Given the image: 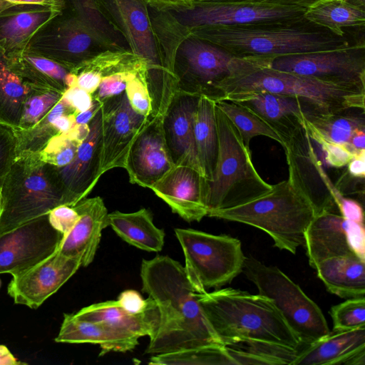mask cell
<instances>
[{"label":"cell","mask_w":365,"mask_h":365,"mask_svg":"<svg viewBox=\"0 0 365 365\" xmlns=\"http://www.w3.org/2000/svg\"><path fill=\"white\" fill-rule=\"evenodd\" d=\"M63 93L48 89L31 88L22 108L19 127L29 130L41 120L62 98Z\"/></svg>","instance_id":"43"},{"label":"cell","mask_w":365,"mask_h":365,"mask_svg":"<svg viewBox=\"0 0 365 365\" xmlns=\"http://www.w3.org/2000/svg\"><path fill=\"white\" fill-rule=\"evenodd\" d=\"M158 365H236L225 345L208 344L153 355L148 363Z\"/></svg>","instance_id":"41"},{"label":"cell","mask_w":365,"mask_h":365,"mask_svg":"<svg viewBox=\"0 0 365 365\" xmlns=\"http://www.w3.org/2000/svg\"><path fill=\"white\" fill-rule=\"evenodd\" d=\"M148 5L158 10L177 11L191 9L202 3L212 2L213 0H147Z\"/></svg>","instance_id":"53"},{"label":"cell","mask_w":365,"mask_h":365,"mask_svg":"<svg viewBox=\"0 0 365 365\" xmlns=\"http://www.w3.org/2000/svg\"><path fill=\"white\" fill-rule=\"evenodd\" d=\"M306 10L304 7L258 2L212 1L170 13L181 25L192 29L289 19L303 16Z\"/></svg>","instance_id":"16"},{"label":"cell","mask_w":365,"mask_h":365,"mask_svg":"<svg viewBox=\"0 0 365 365\" xmlns=\"http://www.w3.org/2000/svg\"><path fill=\"white\" fill-rule=\"evenodd\" d=\"M16 145L13 130L0 124V186L16 158Z\"/></svg>","instance_id":"48"},{"label":"cell","mask_w":365,"mask_h":365,"mask_svg":"<svg viewBox=\"0 0 365 365\" xmlns=\"http://www.w3.org/2000/svg\"><path fill=\"white\" fill-rule=\"evenodd\" d=\"M265 58L276 70L365 87V46Z\"/></svg>","instance_id":"14"},{"label":"cell","mask_w":365,"mask_h":365,"mask_svg":"<svg viewBox=\"0 0 365 365\" xmlns=\"http://www.w3.org/2000/svg\"><path fill=\"white\" fill-rule=\"evenodd\" d=\"M315 215L311 202L289 177L247 203L207 215L262 230L274 246L292 254L304 245L306 229Z\"/></svg>","instance_id":"5"},{"label":"cell","mask_w":365,"mask_h":365,"mask_svg":"<svg viewBox=\"0 0 365 365\" xmlns=\"http://www.w3.org/2000/svg\"><path fill=\"white\" fill-rule=\"evenodd\" d=\"M215 116L218 151L212 178L206 180L205 205L207 215L247 203L272 188V185L259 175L252 163L250 150L216 103Z\"/></svg>","instance_id":"6"},{"label":"cell","mask_w":365,"mask_h":365,"mask_svg":"<svg viewBox=\"0 0 365 365\" xmlns=\"http://www.w3.org/2000/svg\"><path fill=\"white\" fill-rule=\"evenodd\" d=\"M348 165V172L354 178L364 179L365 177V150L355 154Z\"/></svg>","instance_id":"56"},{"label":"cell","mask_w":365,"mask_h":365,"mask_svg":"<svg viewBox=\"0 0 365 365\" xmlns=\"http://www.w3.org/2000/svg\"><path fill=\"white\" fill-rule=\"evenodd\" d=\"M259 92L299 97L318 113L364 110L365 87L339 83L271 68L265 58L233 57L230 72L215 88L214 101L239 102Z\"/></svg>","instance_id":"3"},{"label":"cell","mask_w":365,"mask_h":365,"mask_svg":"<svg viewBox=\"0 0 365 365\" xmlns=\"http://www.w3.org/2000/svg\"><path fill=\"white\" fill-rule=\"evenodd\" d=\"M0 287H1V281H0Z\"/></svg>","instance_id":"62"},{"label":"cell","mask_w":365,"mask_h":365,"mask_svg":"<svg viewBox=\"0 0 365 365\" xmlns=\"http://www.w3.org/2000/svg\"><path fill=\"white\" fill-rule=\"evenodd\" d=\"M349 239L354 253L365 260V230L364 224L350 221Z\"/></svg>","instance_id":"52"},{"label":"cell","mask_w":365,"mask_h":365,"mask_svg":"<svg viewBox=\"0 0 365 365\" xmlns=\"http://www.w3.org/2000/svg\"><path fill=\"white\" fill-rule=\"evenodd\" d=\"M233 57L218 46L188 36L173 60L177 91L213 100L215 86L228 76Z\"/></svg>","instance_id":"13"},{"label":"cell","mask_w":365,"mask_h":365,"mask_svg":"<svg viewBox=\"0 0 365 365\" xmlns=\"http://www.w3.org/2000/svg\"><path fill=\"white\" fill-rule=\"evenodd\" d=\"M139 336L103 322L78 318L75 314H64L57 343L93 344L101 346L100 356L109 351L126 352L138 344Z\"/></svg>","instance_id":"26"},{"label":"cell","mask_w":365,"mask_h":365,"mask_svg":"<svg viewBox=\"0 0 365 365\" xmlns=\"http://www.w3.org/2000/svg\"><path fill=\"white\" fill-rule=\"evenodd\" d=\"M10 68L28 86L64 93L76 83V75L59 63L25 49L6 56Z\"/></svg>","instance_id":"28"},{"label":"cell","mask_w":365,"mask_h":365,"mask_svg":"<svg viewBox=\"0 0 365 365\" xmlns=\"http://www.w3.org/2000/svg\"><path fill=\"white\" fill-rule=\"evenodd\" d=\"M21 4L44 5L63 11L66 0H0V12L7 8Z\"/></svg>","instance_id":"54"},{"label":"cell","mask_w":365,"mask_h":365,"mask_svg":"<svg viewBox=\"0 0 365 365\" xmlns=\"http://www.w3.org/2000/svg\"><path fill=\"white\" fill-rule=\"evenodd\" d=\"M62 98L76 111L83 112L93 104L92 95L80 88L76 83L67 88L63 93Z\"/></svg>","instance_id":"50"},{"label":"cell","mask_w":365,"mask_h":365,"mask_svg":"<svg viewBox=\"0 0 365 365\" xmlns=\"http://www.w3.org/2000/svg\"><path fill=\"white\" fill-rule=\"evenodd\" d=\"M225 346L236 365H292L301 349L259 341H242Z\"/></svg>","instance_id":"37"},{"label":"cell","mask_w":365,"mask_h":365,"mask_svg":"<svg viewBox=\"0 0 365 365\" xmlns=\"http://www.w3.org/2000/svg\"><path fill=\"white\" fill-rule=\"evenodd\" d=\"M185 257L186 275L196 292L227 284L242 272L241 242L193 229H175Z\"/></svg>","instance_id":"10"},{"label":"cell","mask_w":365,"mask_h":365,"mask_svg":"<svg viewBox=\"0 0 365 365\" xmlns=\"http://www.w3.org/2000/svg\"><path fill=\"white\" fill-rule=\"evenodd\" d=\"M215 103L237 128L247 149L250 150L251 140L259 135L269 138L282 145L274 129L246 106L225 100L217 101Z\"/></svg>","instance_id":"39"},{"label":"cell","mask_w":365,"mask_h":365,"mask_svg":"<svg viewBox=\"0 0 365 365\" xmlns=\"http://www.w3.org/2000/svg\"><path fill=\"white\" fill-rule=\"evenodd\" d=\"M242 272L256 286L258 294L272 300L304 346L329 333L319 306L279 268L248 256Z\"/></svg>","instance_id":"9"},{"label":"cell","mask_w":365,"mask_h":365,"mask_svg":"<svg viewBox=\"0 0 365 365\" xmlns=\"http://www.w3.org/2000/svg\"><path fill=\"white\" fill-rule=\"evenodd\" d=\"M239 103L254 111L275 131L298 121L304 115L316 114L312 106L299 97L270 92L252 94Z\"/></svg>","instance_id":"31"},{"label":"cell","mask_w":365,"mask_h":365,"mask_svg":"<svg viewBox=\"0 0 365 365\" xmlns=\"http://www.w3.org/2000/svg\"><path fill=\"white\" fill-rule=\"evenodd\" d=\"M63 237L48 214L0 234V274L13 277L29 269L56 252Z\"/></svg>","instance_id":"15"},{"label":"cell","mask_w":365,"mask_h":365,"mask_svg":"<svg viewBox=\"0 0 365 365\" xmlns=\"http://www.w3.org/2000/svg\"><path fill=\"white\" fill-rule=\"evenodd\" d=\"M140 277L143 291L155 301L160 314L146 354L222 344L207 320L182 264L168 256L143 259Z\"/></svg>","instance_id":"1"},{"label":"cell","mask_w":365,"mask_h":365,"mask_svg":"<svg viewBox=\"0 0 365 365\" xmlns=\"http://www.w3.org/2000/svg\"><path fill=\"white\" fill-rule=\"evenodd\" d=\"M194 136L203 176L207 180H211L218 151L215 101L204 96H200L198 100L195 117Z\"/></svg>","instance_id":"33"},{"label":"cell","mask_w":365,"mask_h":365,"mask_svg":"<svg viewBox=\"0 0 365 365\" xmlns=\"http://www.w3.org/2000/svg\"><path fill=\"white\" fill-rule=\"evenodd\" d=\"M304 116L277 132L286 155L288 177L311 202L316 215L339 212L336 205L346 197L325 172L305 128Z\"/></svg>","instance_id":"11"},{"label":"cell","mask_w":365,"mask_h":365,"mask_svg":"<svg viewBox=\"0 0 365 365\" xmlns=\"http://www.w3.org/2000/svg\"><path fill=\"white\" fill-rule=\"evenodd\" d=\"M144 73L125 71L116 73L101 78L96 90L91 94L93 99L103 103L125 91L128 81L136 75Z\"/></svg>","instance_id":"46"},{"label":"cell","mask_w":365,"mask_h":365,"mask_svg":"<svg viewBox=\"0 0 365 365\" xmlns=\"http://www.w3.org/2000/svg\"><path fill=\"white\" fill-rule=\"evenodd\" d=\"M63 11L38 4H21L0 12V48L9 56L27 48L31 38Z\"/></svg>","instance_id":"24"},{"label":"cell","mask_w":365,"mask_h":365,"mask_svg":"<svg viewBox=\"0 0 365 365\" xmlns=\"http://www.w3.org/2000/svg\"><path fill=\"white\" fill-rule=\"evenodd\" d=\"M304 123L309 137L320 146L327 165L336 168L347 165L354 154L345 144L334 143L323 138L308 123L305 116Z\"/></svg>","instance_id":"45"},{"label":"cell","mask_w":365,"mask_h":365,"mask_svg":"<svg viewBox=\"0 0 365 365\" xmlns=\"http://www.w3.org/2000/svg\"><path fill=\"white\" fill-rule=\"evenodd\" d=\"M2 209V200H1V186H0V215Z\"/></svg>","instance_id":"61"},{"label":"cell","mask_w":365,"mask_h":365,"mask_svg":"<svg viewBox=\"0 0 365 365\" xmlns=\"http://www.w3.org/2000/svg\"><path fill=\"white\" fill-rule=\"evenodd\" d=\"M0 234L65 205L57 168L37 153L16 156L1 185Z\"/></svg>","instance_id":"7"},{"label":"cell","mask_w":365,"mask_h":365,"mask_svg":"<svg viewBox=\"0 0 365 365\" xmlns=\"http://www.w3.org/2000/svg\"><path fill=\"white\" fill-rule=\"evenodd\" d=\"M102 120L101 107L88 123V133L73 160L57 168L64 189L65 205L73 206L86 197L102 175Z\"/></svg>","instance_id":"20"},{"label":"cell","mask_w":365,"mask_h":365,"mask_svg":"<svg viewBox=\"0 0 365 365\" xmlns=\"http://www.w3.org/2000/svg\"><path fill=\"white\" fill-rule=\"evenodd\" d=\"M82 266L80 257L58 250L29 269L12 277L8 294L16 304L37 309L56 293Z\"/></svg>","instance_id":"17"},{"label":"cell","mask_w":365,"mask_h":365,"mask_svg":"<svg viewBox=\"0 0 365 365\" xmlns=\"http://www.w3.org/2000/svg\"><path fill=\"white\" fill-rule=\"evenodd\" d=\"M349 223L339 212L324 211L314 216L306 229L304 242L313 269L324 259L354 254L349 239Z\"/></svg>","instance_id":"25"},{"label":"cell","mask_w":365,"mask_h":365,"mask_svg":"<svg viewBox=\"0 0 365 365\" xmlns=\"http://www.w3.org/2000/svg\"><path fill=\"white\" fill-rule=\"evenodd\" d=\"M345 2L359 8L362 10H365V0H344Z\"/></svg>","instance_id":"60"},{"label":"cell","mask_w":365,"mask_h":365,"mask_svg":"<svg viewBox=\"0 0 365 365\" xmlns=\"http://www.w3.org/2000/svg\"><path fill=\"white\" fill-rule=\"evenodd\" d=\"M79 215L78 220L63 236L58 251L68 257H80L82 266L93 260L103 229L108 227V212L101 197L83 198L72 206Z\"/></svg>","instance_id":"23"},{"label":"cell","mask_w":365,"mask_h":365,"mask_svg":"<svg viewBox=\"0 0 365 365\" xmlns=\"http://www.w3.org/2000/svg\"><path fill=\"white\" fill-rule=\"evenodd\" d=\"M31 88L10 68L0 48V124L15 130L19 127L24 102Z\"/></svg>","instance_id":"35"},{"label":"cell","mask_w":365,"mask_h":365,"mask_svg":"<svg viewBox=\"0 0 365 365\" xmlns=\"http://www.w3.org/2000/svg\"><path fill=\"white\" fill-rule=\"evenodd\" d=\"M365 350V327L333 330L304 346L292 365L345 364L355 354Z\"/></svg>","instance_id":"27"},{"label":"cell","mask_w":365,"mask_h":365,"mask_svg":"<svg viewBox=\"0 0 365 365\" xmlns=\"http://www.w3.org/2000/svg\"><path fill=\"white\" fill-rule=\"evenodd\" d=\"M48 217L52 227L65 236L75 225L79 215L73 207L61 205L51 210Z\"/></svg>","instance_id":"49"},{"label":"cell","mask_w":365,"mask_h":365,"mask_svg":"<svg viewBox=\"0 0 365 365\" xmlns=\"http://www.w3.org/2000/svg\"><path fill=\"white\" fill-rule=\"evenodd\" d=\"M354 154H357L365 150V130L356 131L351 137L349 143L345 144Z\"/></svg>","instance_id":"58"},{"label":"cell","mask_w":365,"mask_h":365,"mask_svg":"<svg viewBox=\"0 0 365 365\" xmlns=\"http://www.w3.org/2000/svg\"><path fill=\"white\" fill-rule=\"evenodd\" d=\"M162 119L163 115L149 116L129 148L125 169L133 184L150 188L174 165L165 142Z\"/></svg>","instance_id":"19"},{"label":"cell","mask_w":365,"mask_h":365,"mask_svg":"<svg viewBox=\"0 0 365 365\" xmlns=\"http://www.w3.org/2000/svg\"><path fill=\"white\" fill-rule=\"evenodd\" d=\"M314 269L331 293L344 299L364 297L365 260L355 254L324 259Z\"/></svg>","instance_id":"30"},{"label":"cell","mask_w":365,"mask_h":365,"mask_svg":"<svg viewBox=\"0 0 365 365\" xmlns=\"http://www.w3.org/2000/svg\"><path fill=\"white\" fill-rule=\"evenodd\" d=\"M304 17L334 34L347 35L346 28L364 29L365 10L344 0H322L307 9Z\"/></svg>","instance_id":"34"},{"label":"cell","mask_w":365,"mask_h":365,"mask_svg":"<svg viewBox=\"0 0 365 365\" xmlns=\"http://www.w3.org/2000/svg\"><path fill=\"white\" fill-rule=\"evenodd\" d=\"M195 37L237 58H273L364 46V37L339 36L302 16L230 26L188 29Z\"/></svg>","instance_id":"2"},{"label":"cell","mask_w":365,"mask_h":365,"mask_svg":"<svg viewBox=\"0 0 365 365\" xmlns=\"http://www.w3.org/2000/svg\"><path fill=\"white\" fill-rule=\"evenodd\" d=\"M333 330H348L365 327V298L347 299L330 309Z\"/></svg>","instance_id":"44"},{"label":"cell","mask_w":365,"mask_h":365,"mask_svg":"<svg viewBox=\"0 0 365 365\" xmlns=\"http://www.w3.org/2000/svg\"><path fill=\"white\" fill-rule=\"evenodd\" d=\"M150 189L188 222H200L207 215L206 179L191 167L174 165Z\"/></svg>","instance_id":"22"},{"label":"cell","mask_w":365,"mask_h":365,"mask_svg":"<svg viewBox=\"0 0 365 365\" xmlns=\"http://www.w3.org/2000/svg\"><path fill=\"white\" fill-rule=\"evenodd\" d=\"M101 106L102 103L93 99V104L90 108L76 114L75 123L76 125L88 124L97 111L101 108Z\"/></svg>","instance_id":"57"},{"label":"cell","mask_w":365,"mask_h":365,"mask_svg":"<svg viewBox=\"0 0 365 365\" xmlns=\"http://www.w3.org/2000/svg\"><path fill=\"white\" fill-rule=\"evenodd\" d=\"M305 117L308 123L323 138L339 144L349 143L356 131L365 130L364 110L362 109H347Z\"/></svg>","instance_id":"36"},{"label":"cell","mask_w":365,"mask_h":365,"mask_svg":"<svg viewBox=\"0 0 365 365\" xmlns=\"http://www.w3.org/2000/svg\"><path fill=\"white\" fill-rule=\"evenodd\" d=\"M89 131L88 125H76L66 133L52 137L43 148L38 153L44 163L56 168L69 164L74 158L77 150Z\"/></svg>","instance_id":"42"},{"label":"cell","mask_w":365,"mask_h":365,"mask_svg":"<svg viewBox=\"0 0 365 365\" xmlns=\"http://www.w3.org/2000/svg\"><path fill=\"white\" fill-rule=\"evenodd\" d=\"M322 0H217L216 1H249L276 4L289 6H298L307 9L310 6Z\"/></svg>","instance_id":"55"},{"label":"cell","mask_w":365,"mask_h":365,"mask_svg":"<svg viewBox=\"0 0 365 365\" xmlns=\"http://www.w3.org/2000/svg\"><path fill=\"white\" fill-rule=\"evenodd\" d=\"M199 97L176 91L163 115L162 126L166 147L173 165L191 167L203 176L194 136L195 117Z\"/></svg>","instance_id":"21"},{"label":"cell","mask_w":365,"mask_h":365,"mask_svg":"<svg viewBox=\"0 0 365 365\" xmlns=\"http://www.w3.org/2000/svg\"><path fill=\"white\" fill-rule=\"evenodd\" d=\"M125 93L132 108L138 113L150 116L152 112L150 98L145 83V76L136 75L128 83Z\"/></svg>","instance_id":"47"},{"label":"cell","mask_w":365,"mask_h":365,"mask_svg":"<svg viewBox=\"0 0 365 365\" xmlns=\"http://www.w3.org/2000/svg\"><path fill=\"white\" fill-rule=\"evenodd\" d=\"M73 14L110 51H123L126 43L121 33L110 22L94 0H71ZM128 46V44H127Z\"/></svg>","instance_id":"40"},{"label":"cell","mask_w":365,"mask_h":365,"mask_svg":"<svg viewBox=\"0 0 365 365\" xmlns=\"http://www.w3.org/2000/svg\"><path fill=\"white\" fill-rule=\"evenodd\" d=\"M76 113V111L61 98L47 115L37 125L29 130H13L16 137V156L37 153L46 145L58 131L53 120L65 115Z\"/></svg>","instance_id":"38"},{"label":"cell","mask_w":365,"mask_h":365,"mask_svg":"<svg viewBox=\"0 0 365 365\" xmlns=\"http://www.w3.org/2000/svg\"><path fill=\"white\" fill-rule=\"evenodd\" d=\"M108 225L125 242L147 252H160L164 245V230L157 227L151 212L143 208L133 212L108 213Z\"/></svg>","instance_id":"32"},{"label":"cell","mask_w":365,"mask_h":365,"mask_svg":"<svg viewBox=\"0 0 365 365\" xmlns=\"http://www.w3.org/2000/svg\"><path fill=\"white\" fill-rule=\"evenodd\" d=\"M75 315L86 320L103 322L139 337L148 336L150 339L155 334L160 321L158 306L152 298L148 307L138 314L125 310L117 300H109L85 307Z\"/></svg>","instance_id":"29"},{"label":"cell","mask_w":365,"mask_h":365,"mask_svg":"<svg viewBox=\"0 0 365 365\" xmlns=\"http://www.w3.org/2000/svg\"><path fill=\"white\" fill-rule=\"evenodd\" d=\"M94 1L121 33L130 51L144 61L145 83L152 106L168 104L176 91V78L172 63L161 54L147 0Z\"/></svg>","instance_id":"8"},{"label":"cell","mask_w":365,"mask_h":365,"mask_svg":"<svg viewBox=\"0 0 365 365\" xmlns=\"http://www.w3.org/2000/svg\"><path fill=\"white\" fill-rule=\"evenodd\" d=\"M26 49L59 63L71 72L108 51L74 14L66 17L62 14L52 19L35 34Z\"/></svg>","instance_id":"12"},{"label":"cell","mask_w":365,"mask_h":365,"mask_svg":"<svg viewBox=\"0 0 365 365\" xmlns=\"http://www.w3.org/2000/svg\"><path fill=\"white\" fill-rule=\"evenodd\" d=\"M102 155L101 173L125 169L129 148L149 116L136 113L125 91L102 103Z\"/></svg>","instance_id":"18"},{"label":"cell","mask_w":365,"mask_h":365,"mask_svg":"<svg viewBox=\"0 0 365 365\" xmlns=\"http://www.w3.org/2000/svg\"><path fill=\"white\" fill-rule=\"evenodd\" d=\"M150 300V297L143 299L138 292L133 289H127L122 292L117 299L121 307L134 314L143 312L149 305Z\"/></svg>","instance_id":"51"},{"label":"cell","mask_w":365,"mask_h":365,"mask_svg":"<svg viewBox=\"0 0 365 365\" xmlns=\"http://www.w3.org/2000/svg\"><path fill=\"white\" fill-rule=\"evenodd\" d=\"M196 297L225 346L259 341L297 349L304 346L268 297L233 288L196 292Z\"/></svg>","instance_id":"4"},{"label":"cell","mask_w":365,"mask_h":365,"mask_svg":"<svg viewBox=\"0 0 365 365\" xmlns=\"http://www.w3.org/2000/svg\"><path fill=\"white\" fill-rule=\"evenodd\" d=\"M26 363L19 361L5 345L0 344V365H24Z\"/></svg>","instance_id":"59"}]
</instances>
